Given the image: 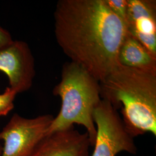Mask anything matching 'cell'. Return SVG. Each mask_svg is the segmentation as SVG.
Masks as SVG:
<instances>
[{"mask_svg":"<svg viewBox=\"0 0 156 156\" xmlns=\"http://www.w3.org/2000/svg\"><path fill=\"white\" fill-rule=\"evenodd\" d=\"M13 41L10 33L0 26V49L10 44Z\"/></svg>","mask_w":156,"mask_h":156,"instance_id":"12","label":"cell"},{"mask_svg":"<svg viewBox=\"0 0 156 156\" xmlns=\"http://www.w3.org/2000/svg\"><path fill=\"white\" fill-rule=\"evenodd\" d=\"M127 31L156 57V1L128 0Z\"/></svg>","mask_w":156,"mask_h":156,"instance_id":"7","label":"cell"},{"mask_svg":"<svg viewBox=\"0 0 156 156\" xmlns=\"http://www.w3.org/2000/svg\"><path fill=\"white\" fill-rule=\"evenodd\" d=\"M53 118L48 114L26 118L15 113L0 131L1 156H31L47 135Z\"/></svg>","mask_w":156,"mask_h":156,"instance_id":"5","label":"cell"},{"mask_svg":"<svg viewBox=\"0 0 156 156\" xmlns=\"http://www.w3.org/2000/svg\"><path fill=\"white\" fill-rule=\"evenodd\" d=\"M89 135L74 127L47 135L30 156H90Z\"/></svg>","mask_w":156,"mask_h":156,"instance_id":"8","label":"cell"},{"mask_svg":"<svg viewBox=\"0 0 156 156\" xmlns=\"http://www.w3.org/2000/svg\"><path fill=\"white\" fill-rule=\"evenodd\" d=\"M118 62L124 66L156 74V57L128 33L120 48Z\"/></svg>","mask_w":156,"mask_h":156,"instance_id":"9","label":"cell"},{"mask_svg":"<svg viewBox=\"0 0 156 156\" xmlns=\"http://www.w3.org/2000/svg\"><path fill=\"white\" fill-rule=\"evenodd\" d=\"M0 71L8 76L10 88L21 93L31 88L35 76V62L28 44L13 41L0 49Z\"/></svg>","mask_w":156,"mask_h":156,"instance_id":"6","label":"cell"},{"mask_svg":"<svg viewBox=\"0 0 156 156\" xmlns=\"http://www.w3.org/2000/svg\"><path fill=\"white\" fill-rule=\"evenodd\" d=\"M93 120L97 134L91 156H116L122 151L136 153L134 138L126 130L117 110L108 101L101 100L95 108Z\"/></svg>","mask_w":156,"mask_h":156,"instance_id":"4","label":"cell"},{"mask_svg":"<svg viewBox=\"0 0 156 156\" xmlns=\"http://www.w3.org/2000/svg\"><path fill=\"white\" fill-rule=\"evenodd\" d=\"M100 86L101 99L122 109L123 124L133 138L156 136V74L119 64Z\"/></svg>","mask_w":156,"mask_h":156,"instance_id":"2","label":"cell"},{"mask_svg":"<svg viewBox=\"0 0 156 156\" xmlns=\"http://www.w3.org/2000/svg\"><path fill=\"white\" fill-rule=\"evenodd\" d=\"M54 19L56 41L64 54L99 82L119 64L128 31L105 0H60Z\"/></svg>","mask_w":156,"mask_h":156,"instance_id":"1","label":"cell"},{"mask_svg":"<svg viewBox=\"0 0 156 156\" xmlns=\"http://www.w3.org/2000/svg\"><path fill=\"white\" fill-rule=\"evenodd\" d=\"M2 151V146L1 145H0V156H1Z\"/></svg>","mask_w":156,"mask_h":156,"instance_id":"13","label":"cell"},{"mask_svg":"<svg viewBox=\"0 0 156 156\" xmlns=\"http://www.w3.org/2000/svg\"><path fill=\"white\" fill-rule=\"evenodd\" d=\"M105 2L111 11L126 24L128 9V0H105Z\"/></svg>","mask_w":156,"mask_h":156,"instance_id":"11","label":"cell"},{"mask_svg":"<svg viewBox=\"0 0 156 156\" xmlns=\"http://www.w3.org/2000/svg\"><path fill=\"white\" fill-rule=\"evenodd\" d=\"M53 93L60 97L62 105L47 135L71 128L74 124L81 125L93 146L97 134L93 113L102 100L100 82L78 64L67 62L62 66L60 82Z\"/></svg>","mask_w":156,"mask_h":156,"instance_id":"3","label":"cell"},{"mask_svg":"<svg viewBox=\"0 0 156 156\" xmlns=\"http://www.w3.org/2000/svg\"><path fill=\"white\" fill-rule=\"evenodd\" d=\"M16 93L9 87L0 94V117L6 116L13 109Z\"/></svg>","mask_w":156,"mask_h":156,"instance_id":"10","label":"cell"}]
</instances>
